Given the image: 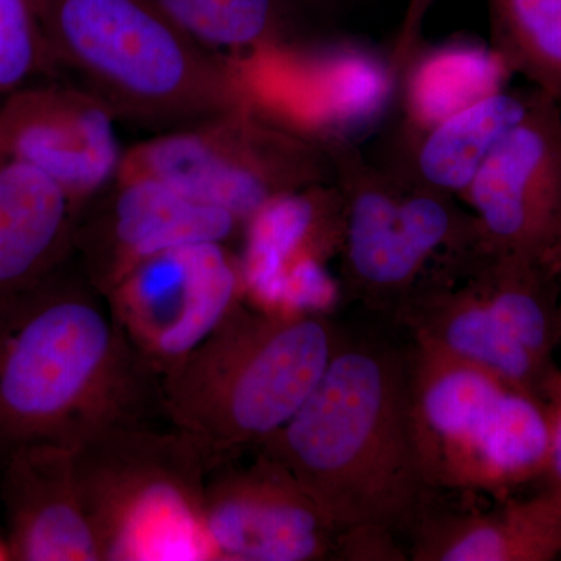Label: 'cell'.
I'll return each mask as SVG.
<instances>
[{"label": "cell", "mask_w": 561, "mask_h": 561, "mask_svg": "<svg viewBox=\"0 0 561 561\" xmlns=\"http://www.w3.org/2000/svg\"><path fill=\"white\" fill-rule=\"evenodd\" d=\"M260 449L295 476L341 537L412 538L434 512L409 348L342 337L300 411Z\"/></svg>", "instance_id": "1"}, {"label": "cell", "mask_w": 561, "mask_h": 561, "mask_svg": "<svg viewBox=\"0 0 561 561\" xmlns=\"http://www.w3.org/2000/svg\"><path fill=\"white\" fill-rule=\"evenodd\" d=\"M153 411L160 378L73 256L0 309V456L41 442L73 448Z\"/></svg>", "instance_id": "2"}, {"label": "cell", "mask_w": 561, "mask_h": 561, "mask_svg": "<svg viewBox=\"0 0 561 561\" xmlns=\"http://www.w3.org/2000/svg\"><path fill=\"white\" fill-rule=\"evenodd\" d=\"M342 337L324 313L265 312L243 300L161 376V413L206 472L217 470L300 411Z\"/></svg>", "instance_id": "3"}, {"label": "cell", "mask_w": 561, "mask_h": 561, "mask_svg": "<svg viewBox=\"0 0 561 561\" xmlns=\"http://www.w3.org/2000/svg\"><path fill=\"white\" fill-rule=\"evenodd\" d=\"M55 69L113 114L160 135L257 103L232 58L214 54L149 0H39Z\"/></svg>", "instance_id": "4"}, {"label": "cell", "mask_w": 561, "mask_h": 561, "mask_svg": "<svg viewBox=\"0 0 561 561\" xmlns=\"http://www.w3.org/2000/svg\"><path fill=\"white\" fill-rule=\"evenodd\" d=\"M72 453L102 561H217L205 524L208 472L179 431L113 424Z\"/></svg>", "instance_id": "5"}, {"label": "cell", "mask_w": 561, "mask_h": 561, "mask_svg": "<svg viewBox=\"0 0 561 561\" xmlns=\"http://www.w3.org/2000/svg\"><path fill=\"white\" fill-rule=\"evenodd\" d=\"M413 413L434 489L500 494L545 479L548 404L500 376L413 342Z\"/></svg>", "instance_id": "6"}, {"label": "cell", "mask_w": 561, "mask_h": 561, "mask_svg": "<svg viewBox=\"0 0 561 561\" xmlns=\"http://www.w3.org/2000/svg\"><path fill=\"white\" fill-rule=\"evenodd\" d=\"M116 176L160 181L243 225L278 195L335 181L321 136L260 103L136 144L122 153Z\"/></svg>", "instance_id": "7"}, {"label": "cell", "mask_w": 561, "mask_h": 561, "mask_svg": "<svg viewBox=\"0 0 561 561\" xmlns=\"http://www.w3.org/2000/svg\"><path fill=\"white\" fill-rule=\"evenodd\" d=\"M345 205L341 254L346 294L397 317L416 280L443 254L481 239L478 219L454 195L375 165L335 130L319 133Z\"/></svg>", "instance_id": "8"}, {"label": "cell", "mask_w": 561, "mask_h": 561, "mask_svg": "<svg viewBox=\"0 0 561 561\" xmlns=\"http://www.w3.org/2000/svg\"><path fill=\"white\" fill-rule=\"evenodd\" d=\"M105 298L161 379L245 300L241 256L225 243L175 247L142 262Z\"/></svg>", "instance_id": "9"}, {"label": "cell", "mask_w": 561, "mask_h": 561, "mask_svg": "<svg viewBox=\"0 0 561 561\" xmlns=\"http://www.w3.org/2000/svg\"><path fill=\"white\" fill-rule=\"evenodd\" d=\"M461 197L474 209L486 250L553 264L561 227L560 103L535 91L523 119L494 147Z\"/></svg>", "instance_id": "10"}, {"label": "cell", "mask_w": 561, "mask_h": 561, "mask_svg": "<svg viewBox=\"0 0 561 561\" xmlns=\"http://www.w3.org/2000/svg\"><path fill=\"white\" fill-rule=\"evenodd\" d=\"M238 217L168 184L114 176L84 203L73 231V260L103 297L162 251L190 243L242 241Z\"/></svg>", "instance_id": "11"}, {"label": "cell", "mask_w": 561, "mask_h": 561, "mask_svg": "<svg viewBox=\"0 0 561 561\" xmlns=\"http://www.w3.org/2000/svg\"><path fill=\"white\" fill-rule=\"evenodd\" d=\"M206 531L217 561H319L339 556L341 534L283 463L260 451L208 472Z\"/></svg>", "instance_id": "12"}, {"label": "cell", "mask_w": 561, "mask_h": 561, "mask_svg": "<svg viewBox=\"0 0 561 561\" xmlns=\"http://www.w3.org/2000/svg\"><path fill=\"white\" fill-rule=\"evenodd\" d=\"M114 122L98 99L76 84L22 88L0 105V158L38 169L79 213L119 169Z\"/></svg>", "instance_id": "13"}, {"label": "cell", "mask_w": 561, "mask_h": 561, "mask_svg": "<svg viewBox=\"0 0 561 561\" xmlns=\"http://www.w3.org/2000/svg\"><path fill=\"white\" fill-rule=\"evenodd\" d=\"M453 261L465 279L463 286H457L445 256L437 257L416 280L397 319L411 330L413 342L481 367L545 401L560 368L524 348L474 289L457 254H453Z\"/></svg>", "instance_id": "14"}, {"label": "cell", "mask_w": 561, "mask_h": 561, "mask_svg": "<svg viewBox=\"0 0 561 561\" xmlns=\"http://www.w3.org/2000/svg\"><path fill=\"white\" fill-rule=\"evenodd\" d=\"M0 496L13 561H102L77 483L73 453L41 442L7 454Z\"/></svg>", "instance_id": "15"}, {"label": "cell", "mask_w": 561, "mask_h": 561, "mask_svg": "<svg viewBox=\"0 0 561 561\" xmlns=\"http://www.w3.org/2000/svg\"><path fill=\"white\" fill-rule=\"evenodd\" d=\"M345 205L339 187L319 184L278 195L243 228L241 267L245 301L271 311L287 273L341 254Z\"/></svg>", "instance_id": "16"}, {"label": "cell", "mask_w": 561, "mask_h": 561, "mask_svg": "<svg viewBox=\"0 0 561 561\" xmlns=\"http://www.w3.org/2000/svg\"><path fill=\"white\" fill-rule=\"evenodd\" d=\"M77 216L49 176L0 158V309L73 256Z\"/></svg>", "instance_id": "17"}, {"label": "cell", "mask_w": 561, "mask_h": 561, "mask_svg": "<svg viewBox=\"0 0 561 561\" xmlns=\"http://www.w3.org/2000/svg\"><path fill=\"white\" fill-rule=\"evenodd\" d=\"M415 561H552L561 556V489L489 513L432 512L412 535Z\"/></svg>", "instance_id": "18"}, {"label": "cell", "mask_w": 561, "mask_h": 561, "mask_svg": "<svg viewBox=\"0 0 561 561\" xmlns=\"http://www.w3.org/2000/svg\"><path fill=\"white\" fill-rule=\"evenodd\" d=\"M535 91H493L445 117L419 128L400 168L387 169L401 179L463 195L500 140L523 119Z\"/></svg>", "instance_id": "19"}, {"label": "cell", "mask_w": 561, "mask_h": 561, "mask_svg": "<svg viewBox=\"0 0 561 561\" xmlns=\"http://www.w3.org/2000/svg\"><path fill=\"white\" fill-rule=\"evenodd\" d=\"M202 47L224 51L271 50L297 38L313 13L305 0H149Z\"/></svg>", "instance_id": "20"}, {"label": "cell", "mask_w": 561, "mask_h": 561, "mask_svg": "<svg viewBox=\"0 0 561 561\" xmlns=\"http://www.w3.org/2000/svg\"><path fill=\"white\" fill-rule=\"evenodd\" d=\"M493 54L561 105V0H486Z\"/></svg>", "instance_id": "21"}, {"label": "cell", "mask_w": 561, "mask_h": 561, "mask_svg": "<svg viewBox=\"0 0 561 561\" xmlns=\"http://www.w3.org/2000/svg\"><path fill=\"white\" fill-rule=\"evenodd\" d=\"M54 69L39 0H0V95Z\"/></svg>", "instance_id": "22"}, {"label": "cell", "mask_w": 561, "mask_h": 561, "mask_svg": "<svg viewBox=\"0 0 561 561\" xmlns=\"http://www.w3.org/2000/svg\"><path fill=\"white\" fill-rule=\"evenodd\" d=\"M435 2L437 0H409L404 20L401 22L400 35H398L394 49L391 51L393 73H400L401 70L408 68L409 62L420 50L421 31H423L424 21Z\"/></svg>", "instance_id": "23"}, {"label": "cell", "mask_w": 561, "mask_h": 561, "mask_svg": "<svg viewBox=\"0 0 561 561\" xmlns=\"http://www.w3.org/2000/svg\"><path fill=\"white\" fill-rule=\"evenodd\" d=\"M551 419V454H549L546 485L561 489V370L553 376L545 398Z\"/></svg>", "instance_id": "24"}, {"label": "cell", "mask_w": 561, "mask_h": 561, "mask_svg": "<svg viewBox=\"0 0 561 561\" xmlns=\"http://www.w3.org/2000/svg\"><path fill=\"white\" fill-rule=\"evenodd\" d=\"M313 11H323L334 7L335 3L342 2V0H305Z\"/></svg>", "instance_id": "25"}, {"label": "cell", "mask_w": 561, "mask_h": 561, "mask_svg": "<svg viewBox=\"0 0 561 561\" xmlns=\"http://www.w3.org/2000/svg\"><path fill=\"white\" fill-rule=\"evenodd\" d=\"M552 262L561 271V227H560V230H559V236H557L556 245H553Z\"/></svg>", "instance_id": "26"}, {"label": "cell", "mask_w": 561, "mask_h": 561, "mask_svg": "<svg viewBox=\"0 0 561 561\" xmlns=\"http://www.w3.org/2000/svg\"><path fill=\"white\" fill-rule=\"evenodd\" d=\"M11 559V551L9 541H7V537L2 538L0 537V561H10Z\"/></svg>", "instance_id": "27"}, {"label": "cell", "mask_w": 561, "mask_h": 561, "mask_svg": "<svg viewBox=\"0 0 561 561\" xmlns=\"http://www.w3.org/2000/svg\"><path fill=\"white\" fill-rule=\"evenodd\" d=\"M559 327H560V343H561V278H560V300H559Z\"/></svg>", "instance_id": "28"}]
</instances>
